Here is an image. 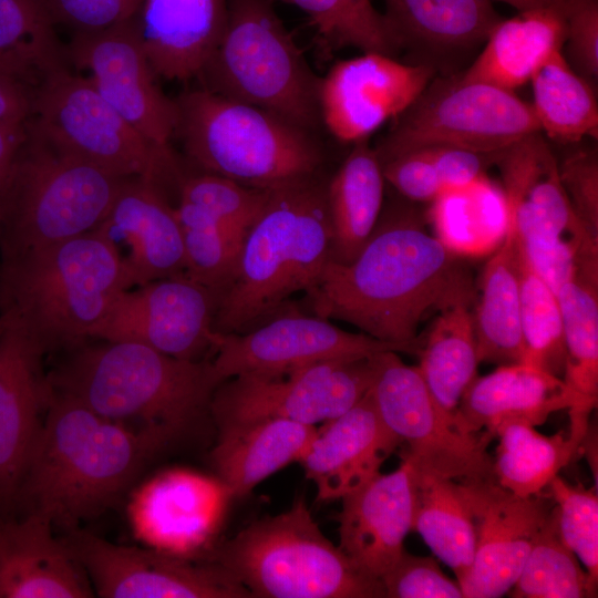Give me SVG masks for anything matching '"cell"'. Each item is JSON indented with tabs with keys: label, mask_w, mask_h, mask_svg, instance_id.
Here are the masks:
<instances>
[{
	"label": "cell",
	"mask_w": 598,
	"mask_h": 598,
	"mask_svg": "<svg viewBox=\"0 0 598 598\" xmlns=\"http://www.w3.org/2000/svg\"><path fill=\"white\" fill-rule=\"evenodd\" d=\"M312 311L355 326L419 355L425 317L475 299L470 274L425 228L413 207L382 209L371 236L349 262L329 260L306 292Z\"/></svg>",
	"instance_id": "cell-1"
},
{
	"label": "cell",
	"mask_w": 598,
	"mask_h": 598,
	"mask_svg": "<svg viewBox=\"0 0 598 598\" xmlns=\"http://www.w3.org/2000/svg\"><path fill=\"white\" fill-rule=\"evenodd\" d=\"M167 444L51 389L16 505L52 526L74 528L112 506Z\"/></svg>",
	"instance_id": "cell-2"
},
{
	"label": "cell",
	"mask_w": 598,
	"mask_h": 598,
	"mask_svg": "<svg viewBox=\"0 0 598 598\" xmlns=\"http://www.w3.org/2000/svg\"><path fill=\"white\" fill-rule=\"evenodd\" d=\"M48 379L53 391L101 416L169 443L210 416L224 381L209 359H178L125 341L81 348Z\"/></svg>",
	"instance_id": "cell-3"
},
{
	"label": "cell",
	"mask_w": 598,
	"mask_h": 598,
	"mask_svg": "<svg viewBox=\"0 0 598 598\" xmlns=\"http://www.w3.org/2000/svg\"><path fill=\"white\" fill-rule=\"evenodd\" d=\"M133 287L120 249L101 228L3 260L0 318L45 354L74 348Z\"/></svg>",
	"instance_id": "cell-4"
},
{
	"label": "cell",
	"mask_w": 598,
	"mask_h": 598,
	"mask_svg": "<svg viewBox=\"0 0 598 598\" xmlns=\"http://www.w3.org/2000/svg\"><path fill=\"white\" fill-rule=\"evenodd\" d=\"M326 186L316 175L269 189L245 236L234 276L219 296L217 333L248 331L317 282L331 259Z\"/></svg>",
	"instance_id": "cell-5"
},
{
	"label": "cell",
	"mask_w": 598,
	"mask_h": 598,
	"mask_svg": "<svg viewBox=\"0 0 598 598\" xmlns=\"http://www.w3.org/2000/svg\"><path fill=\"white\" fill-rule=\"evenodd\" d=\"M175 102V134L205 173L262 189L318 175L323 155L313 133L285 117L204 87Z\"/></svg>",
	"instance_id": "cell-6"
},
{
	"label": "cell",
	"mask_w": 598,
	"mask_h": 598,
	"mask_svg": "<svg viewBox=\"0 0 598 598\" xmlns=\"http://www.w3.org/2000/svg\"><path fill=\"white\" fill-rule=\"evenodd\" d=\"M126 179L61 152L28 123L0 189L3 260L94 230Z\"/></svg>",
	"instance_id": "cell-7"
},
{
	"label": "cell",
	"mask_w": 598,
	"mask_h": 598,
	"mask_svg": "<svg viewBox=\"0 0 598 598\" xmlns=\"http://www.w3.org/2000/svg\"><path fill=\"white\" fill-rule=\"evenodd\" d=\"M204 558L229 570L252 598H385L382 582L359 571L322 534L303 498Z\"/></svg>",
	"instance_id": "cell-8"
},
{
	"label": "cell",
	"mask_w": 598,
	"mask_h": 598,
	"mask_svg": "<svg viewBox=\"0 0 598 598\" xmlns=\"http://www.w3.org/2000/svg\"><path fill=\"white\" fill-rule=\"evenodd\" d=\"M199 78L204 89L315 132L318 78L269 0H229L223 34Z\"/></svg>",
	"instance_id": "cell-9"
},
{
	"label": "cell",
	"mask_w": 598,
	"mask_h": 598,
	"mask_svg": "<svg viewBox=\"0 0 598 598\" xmlns=\"http://www.w3.org/2000/svg\"><path fill=\"white\" fill-rule=\"evenodd\" d=\"M508 207V229L527 265L555 292L585 259L598 257L594 239L573 212L558 162L540 132L497 154Z\"/></svg>",
	"instance_id": "cell-10"
},
{
	"label": "cell",
	"mask_w": 598,
	"mask_h": 598,
	"mask_svg": "<svg viewBox=\"0 0 598 598\" xmlns=\"http://www.w3.org/2000/svg\"><path fill=\"white\" fill-rule=\"evenodd\" d=\"M29 125L61 152L121 178L156 181L173 166L169 150L151 144L97 92L65 66L38 81Z\"/></svg>",
	"instance_id": "cell-11"
},
{
	"label": "cell",
	"mask_w": 598,
	"mask_h": 598,
	"mask_svg": "<svg viewBox=\"0 0 598 598\" xmlns=\"http://www.w3.org/2000/svg\"><path fill=\"white\" fill-rule=\"evenodd\" d=\"M540 132L529 103L513 91L460 78L431 82L375 147L383 162L432 145L497 155Z\"/></svg>",
	"instance_id": "cell-12"
},
{
	"label": "cell",
	"mask_w": 598,
	"mask_h": 598,
	"mask_svg": "<svg viewBox=\"0 0 598 598\" xmlns=\"http://www.w3.org/2000/svg\"><path fill=\"white\" fill-rule=\"evenodd\" d=\"M369 389L388 429L405 444L401 458L420 472L456 482L495 478L487 446L493 436L463 431L429 390L417 365L405 364L398 352L374 354Z\"/></svg>",
	"instance_id": "cell-13"
},
{
	"label": "cell",
	"mask_w": 598,
	"mask_h": 598,
	"mask_svg": "<svg viewBox=\"0 0 598 598\" xmlns=\"http://www.w3.org/2000/svg\"><path fill=\"white\" fill-rule=\"evenodd\" d=\"M374 354L322 361L278 374H239L216 389L210 416L217 431L268 419L317 425L358 403L374 377Z\"/></svg>",
	"instance_id": "cell-14"
},
{
	"label": "cell",
	"mask_w": 598,
	"mask_h": 598,
	"mask_svg": "<svg viewBox=\"0 0 598 598\" xmlns=\"http://www.w3.org/2000/svg\"><path fill=\"white\" fill-rule=\"evenodd\" d=\"M219 292L185 272L121 291L90 338L151 347L167 355L203 360L215 353Z\"/></svg>",
	"instance_id": "cell-15"
},
{
	"label": "cell",
	"mask_w": 598,
	"mask_h": 598,
	"mask_svg": "<svg viewBox=\"0 0 598 598\" xmlns=\"http://www.w3.org/2000/svg\"><path fill=\"white\" fill-rule=\"evenodd\" d=\"M106 598H252L225 567L153 548L110 543L86 533L64 540Z\"/></svg>",
	"instance_id": "cell-16"
},
{
	"label": "cell",
	"mask_w": 598,
	"mask_h": 598,
	"mask_svg": "<svg viewBox=\"0 0 598 598\" xmlns=\"http://www.w3.org/2000/svg\"><path fill=\"white\" fill-rule=\"evenodd\" d=\"M66 56L89 71L97 92L142 136L161 150H169L177 106L155 82L136 17L101 31L74 33Z\"/></svg>",
	"instance_id": "cell-17"
},
{
	"label": "cell",
	"mask_w": 598,
	"mask_h": 598,
	"mask_svg": "<svg viewBox=\"0 0 598 598\" xmlns=\"http://www.w3.org/2000/svg\"><path fill=\"white\" fill-rule=\"evenodd\" d=\"M408 348L343 330L319 316L274 315L248 331L221 334L212 360L224 379L239 374H278L313 363Z\"/></svg>",
	"instance_id": "cell-18"
},
{
	"label": "cell",
	"mask_w": 598,
	"mask_h": 598,
	"mask_svg": "<svg viewBox=\"0 0 598 598\" xmlns=\"http://www.w3.org/2000/svg\"><path fill=\"white\" fill-rule=\"evenodd\" d=\"M425 64H405L379 52L334 63L320 78V120L342 143L368 140L385 122L405 112L433 80Z\"/></svg>",
	"instance_id": "cell-19"
},
{
	"label": "cell",
	"mask_w": 598,
	"mask_h": 598,
	"mask_svg": "<svg viewBox=\"0 0 598 598\" xmlns=\"http://www.w3.org/2000/svg\"><path fill=\"white\" fill-rule=\"evenodd\" d=\"M473 517L475 554L458 584L463 597L497 598L515 585L553 506L538 495L517 496L496 478L458 482Z\"/></svg>",
	"instance_id": "cell-20"
},
{
	"label": "cell",
	"mask_w": 598,
	"mask_h": 598,
	"mask_svg": "<svg viewBox=\"0 0 598 598\" xmlns=\"http://www.w3.org/2000/svg\"><path fill=\"white\" fill-rule=\"evenodd\" d=\"M231 497L218 477L172 468L133 492L127 505L128 522L134 536L148 548L204 558L213 548Z\"/></svg>",
	"instance_id": "cell-21"
},
{
	"label": "cell",
	"mask_w": 598,
	"mask_h": 598,
	"mask_svg": "<svg viewBox=\"0 0 598 598\" xmlns=\"http://www.w3.org/2000/svg\"><path fill=\"white\" fill-rule=\"evenodd\" d=\"M341 501L338 546L359 571L381 581L413 530L412 464L402 458L395 471L379 472Z\"/></svg>",
	"instance_id": "cell-22"
},
{
	"label": "cell",
	"mask_w": 598,
	"mask_h": 598,
	"mask_svg": "<svg viewBox=\"0 0 598 598\" xmlns=\"http://www.w3.org/2000/svg\"><path fill=\"white\" fill-rule=\"evenodd\" d=\"M3 322V321H2ZM4 324V323H3ZM44 353L19 329L0 336V509L16 505L20 484L47 409L51 386Z\"/></svg>",
	"instance_id": "cell-23"
},
{
	"label": "cell",
	"mask_w": 598,
	"mask_h": 598,
	"mask_svg": "<svg viewBox=\"0 0 598 598\" xmlns=\"http://www.w3.org/2000/svg\"><path fill=\"white\" fill-rule=\"evenodd\" d=\"M401 444L380 417L370 391L351 409L324 422L299 461L317 499H341L380 471Z\"/></svg>",
	"instance_id": "cell-24"
},
{
	"label": "cell",
	"mask_w": 598,
	"mask_h": 598,
	"mask_svg": "<svg viewBox=\"0 0 598 598\" xmlns=\"http://www.w3.org/2000/svg\"><path fill=\"white\" fill-rule=\"evenodd\" d=\"M99 228L113 241L121 239L128 247L123 259L133 286L185 272L175 207L162 196L156 181L126 179Z\"/></svg>",
	"instance_id": "cell-25"
},
{
	"label": "cell",
	"mask_w": 598,
	"mask_h": 598,
	"mask_svg": "<svg viewBox=\"0 0 598 598\" xmlns=\"http://www.w3.org/2000/svg\"><path fill=\"white\" fill-rule=\"evenodd\" d=\"M52 525L34 514L0 523V598H87L90 579Z\"/></svg>",
	"instance_id": "cell-26"
},
{
	"label": "cell",
	"mask_w": 598,
	"mask_h": 598,
	"mask_svg": "<svg viewBox=\"0 0 598 598\" xmlns=\"http://www.w3.org/2000/svg\"><path fill=\"white\" fill-rule=\"evenodd\" d=\"M227 14V0H143L137 31L156 76L177 81L199 76Z\"/></svg>",
	"instance_id": "cell-27"
},
{
	"label": "cell",
	"mask_w": 598,
	"mask_h": 598,
	"mask_svg": "<svg viewBox=\"0 0 598 598\" xmlns=\"http://www.w3.org/2000/svg\"><path fill=\"white\" fill-rule=\"evenodd\" d=\"M571 406V396L561 378L517 362L476 377L462 395L456 420L467 433L485 431L495 437L505 424L536 426L551 413Z\"/></svg>",
	"instance_id": "cell-28"
},
{
	"label": "cell",
	"mask_w": 598,
	"mask_h": 598,
	"mask_svg": "<svg viewBox=\"0 0 598 598\" xmlns=\"http://www.w3.org/2000/svg\"><path fill=\"white\" fill-rule=\"evenodd\" d=\"M317 429L286 419H268L217 431L212 461L218 478L234 497L246 496L277 471L299 462Z\"/></svg>",
	"instance_id": "cell-29"
},
{
	"label": "cell",
	"mask_w": 598,
	"mask_h": 598,
	"mask_svg": "<svg viewBox=\"0 0 598 598\" xmlns=\"http://www.w3.org/2000/svg\"><path fill=\"white\" fill-rule=\"evenodd\" d=\"M565 17L554 9H534L499 20L472 65L460 76L513 91L530 81L538 68L561 50Z\"/></svg>",
	"instance_id": "cell-30"
},
{
	"label": "cell",
	"mask_w": 598,
	"mask_h": 598,
	"mask_svg": "<svg viewBox=\"0 0 598 598\" xmlns=\"http://www.w3.org/2000/svg\"><path fill=\"white\" fill-rule=\"evenodd\" d=\"M346 159L327 183L331 225V259L351 261L377 226L383 205L382 164L368 140L353 144Z\"/></svg>",
	"instance_id": "cell-31"
},
{
	"label": "cell",
	"mask_w": 598,
	"mask_h": 598,
	"mask_svg": "<svg viewBox=\"0 0 598 598\" xmlns=\"http://www.w3.org/2000/svg\"><path fill=\"white\" fill-rule=\"evenodd\" d=\"M475 295L473 313L478 362L498 365L522 362L525 346L520 329L518 257L508 229L489 255Z\"/></svg>",
	"instance_id": "cell-32"
},
{
	"label": "cell",
	"mask_w": 598,
	"mask_h": 598,
	"mask_svg": "<svg viewBox=\"0 0 598 598\" xmlns=\"http://www.w3.org/2000/svg\"><path fill=\"white\" fill-rule=\"evenodd\" d=\"M433 235L454 256L492 255L508 230V207L501 185L482 174L431 202Z\"/></svg>",
	"instance_id": "cell-33"
},
{
	"label": "cell",
	"mask_w": 598,
	"mask_h": 598,
	"mask_svg": "<svg viewBox=\"0 0 598 598\" xmlns=\"http://www.w3.org/2000/svg\"><path fill=\"white\" fill-rule=\"evenodd\" d=\"M569 430L550 436L524 423L501 426L496 457L493 460L497 483L511 493L538 495L578 452L588 431L589 414L569 411Z\"/></svg>",
	"instance_id": "cell-34"
},
{
	"label": "cell",
	"mask_w": 598,
	"mask_h": 598,
	"mask_svg": "<svg viewBox=\"0 0 598 598\" xmlns=\"http://www.w3.org/2000/svg\"><path fill=\"white\" fill-rule=\"evenodd\" d=\"M556 296L566 347L563 380L573 400L569 411L590 414L598 399V267H577Z\"/></svg>",
	"instance_id": "cell-35"
},
{
	"label": "cell",
	"mask_w": 598,
	"mask_h": 598,
	"mask_svg": "<svg viewBox=\"0 0 598 598\" xmlns=\"http://www.w3.org/2000/svg\"><path fill=\"white\" fill-rule=\"evenodd\" d=\"M474 299H463L441 309L424 334L417 365L440 405L456 417L463 393L477 377L473 313Z\"/></svg>",
	"instance_id": "cell-36"
},
{
	"label": "cell",
	"mask_w": 598,
	"mask_h": 598,
	"mask_svg": "<svg viewBox=\"0 0 598 598\" xmlns=\"http://www.w3.org/2000/svg\"><path fill=\"white\" fill-rule=\"evenodd\" d=\"M413 467V466H412ZM416 530L460 584L475 554V526L460 483L413 467Z\"/></svg>",
	"instance_id": "cell-37"
},
{
	"label": "cell",
	"mask_w": 598,
	"mask_h": 598,
	"mask_svg": "<svg viewBox=\"0 0 598 598\" xmlns=\"http://www.w3.org/2000/svg\"><path fill=\"white\" fill-rule=\"evenodd\" d=\"M385 17L402 47L465 49L486 40L501 20L489 0H385Z\"/></svg>",
	"instance_id": "cell-38"
},
{
	"label": "cell",
	"mask_w": 598,
	"mask_h": 598,
	"mask_svg": "<svg viewBox=\"0 0 598 598\" xmlns=\"http://www.w3.org/2000/svg\"><path fill=\"white\" fill-rule=\"evenodd\" d=\"M530 106L540 132L560 143L598 136V103L588 80L555 51L534 73Z\"/></svg>",
	"instance_id": "cell-39"
},
{
	"label": "cell",
	"mask_w": 598,
	"mask_h": 598,
	"mask_svg": "<svg viewBox=\"0 0 598 598\" xmlns=\"http://www.w3.org/2000/svg\"><path fill=\"white\" fill-rule=\"evenodd\" d=\"M48 0H0V61L38 81L65 66Z\"/></svg>",
	"instance_id": "cell-40"
},
{
	"label": "cell",
	"mask_w": 598,
	"mask_h": 598,
	"mask_svg": "<svg viewBox=\"0 0 598 598\" xmlns=\"http://www.w3.org/2000/svg\"><path fill=\"white\" fill-rule=\"evenodd\" d=\"M487 163L484 154L443 145L414 148L381 162L385 182L402 196L430 203L484 174Z\"/></svg>",
	"instance_id": "cell-41"
},
{
	"label": "cell",
	"mask_w": 598,
	"mask_h": 598,
	"mask_svg": "<svg viewBox=\"0 0 598 598\" xmlns=\"http://www.w3.org/2000/svg\"><path fill=\"white\" fill-rule=\"evenodd\" d=\"M303 11L323 54L346 47L393 56L402 48L392 24L370 0H286Z\"/></svg>",
	"instance_id": "cell-42"
},
{
	"label": "cell",
	"mask_w": 598,
	"mask_h": 598,
	"mask_svg": "<svg viewBox=\"0 0 598 598\" xmlns=\"http://www.w3.org/2000/svg\"><path fill=\"white\" fill-rule=\"evenodd\" d=\"M509 591L515 598L596 597L597 585L561 537L556 504Z\"/></svg>",
	"instance_id": "cell-43"
},
{
	"label": "cell",
	"mask_w": 598,
	"mask_h": 598,
	"mask_svg": "<svg viewBox=\"0 0 598 598\" xmlns=\"http://www.w3.org/2000/svg\"><path fill=\"white\" fill-rule=\"evenodd\" d=\"M517 257L520 329L525 346L522 362L563 379L566 347L556 292L533 271L518 249Z\"/></svg>",
	"instance_id": "cell-44"
},
{
	"label": "cell",
	"mask_w": 598,
	"mask_h": 598,
	"mask_svg": "<svg viewBox=\"0 0 598 598\" xmlns=\"http://www.w3.org/2000/svg\"><path fill=\"white\" fill-rule=\"evenodd\" d=\"M175 212L184 243L185 274L220 295L234 276L243 244L194 203L179 198Z\"/></svg>",
	"instance_id": "cell-45"
},
{
	"label": "cell",
	"mask_w": 598,
	"mask_h": 598,
	"mask_svg": "<svg viewBox=\"0 0 598 598\" xmlns=\"http://www.w3.org/2000/svg\"><path fill=\"white\" fill-rule=\"evenodd\" d=\"M269 189L204 173L182 182L179 198L204 208L243 244L267 202Z\"/></svg>",
	"instance_id": "cell-46"
},
{
	"label": "cell",
	"mask_w": 598,
	"mask_h": 598,
	"mask_svg": "<svg viewBox=\"0 0 598 598\" xmlns=\"http://www.w3.org/2000/svg\"><path fill=\"white\" fill-rule=\"evenodd\" d=\"M558 509L566 545L585 565L590 580H598V497L596 488L574 486L555 476L548 485Z\"/></svg>",
	"instance_id": "cell-47"
},
{
	"label": "cell",
	"mask_w": 598,
	"mask_h": 598,
	"mask_svg": "<svg viewBox=\"0 0 598 598\" xmlns=\"http://www.w3.org/2000/svg\"><path fill=\"white\" fill-rule=\"evenodd\" d=\"M381 582L388 598H463L458 582L451 580L435 559L405 549Z\"/></svg>",
	"instance_id": "cell-48"
},
{
	"label": "cell",
	"mask_w": 598,
	"mask_h": 598,
	"mask_svg": "<svg viewBox=\"0 0 598 598\" xmlns=\"http://www.w3.org/2000/svg\"><path fill=\"white\" fill-rule=\"evenodd\" d=\"M561 185L574 214L598 240V156L594 150H578L558 164Z\"/></svg>",
	"instance_id": "cell-49"
},
{
	"label": "cell",
	"mask_w": 598,
	"mask_h": 598,
	"mask_svg": "<svg viewBox=\"0 0 598 598\" xmlns=\"http://www.w3.org/2000/svg\"><path fill=\"white\" fill-rule=\"evenodd\" d=\"M143 0H48L54 24L78 32L101 31L137 16Z\"/></svg>",
	"instance_id": "cell-50"
},
{
	"label": "cell",
	"mask_w": 598,
	"mask_h": 598,
	"mask_svg": "<svg viewBox=\"0 0 598 598\" xmlns=\"http://www.w3.org/2000/svg\"><path fill=\"white\" fill-rule=\"evenodd\" d=\"M567 55L571 68L586 78L598 75V1L573 0L565 13Z\"/></svg>",
	"instance_id": "cell-51"
},
{
	"label": "cell",
	"mask_w": 598,
	"mask_h": 598,
	"mask_svg": "<svg viewBox=\"0 0 598 598\" xmlns=\"http://www.w3.org/2000/svg\"><path fill=\"white\" fill-rule=\"evenodd\" d=\"M34 87L25 80L0 73V121L25 122L31 116Z\"/></svg>",
	"instance_id": "cell-52"
},
{
	"label": "cell",
	"mask_w": 598,
	"mask_h": 598,
	"mask_svg": "<svg viewBox=\"0 0 598 598\" xmlns=\"http://www.w3.org/2000/svg\"><path fill=\"white\" fill-rule=\"evenodd\" d=\"M28 137V121H0V189Z\"/></svg>",
	"instance_id": "cell-53"
},
{
	"label": "cell",
	"mask_w": 598,
	"mask_h": 598,
	"mask_svg": "<svg viewBox=\"0 0 598 598\" xmlns=\"http://www.w3.org/2000/svg\"><path fill=\"white\" fill-rule=\"evenodd\" d=\"M491 1V0H489ZM505 2L519 12L534 9H554L561 12L565 17V13L570 6L573 0H497Z\"/></svg>",
	"instance_id": "cell-54"
},
{
	"label": "cell",
	"mask_w": 598,
	"mask_h": 598,
	"mask_svg": "<svg viewBox=\"0 0 598 598\" xmlns=\"http://www.w3.org/2000/svg\"><path fill=\"white\" fill-rule=\"evenodd\" d=\"M0 73L20 78L10 66L0 61ZM22 79V78H20ZM24 80V79H23Z\"/></svg>",
	"instance_id": "cell-55"
},
{
	"label": "cell",
	"mask_w": 598,
	"mask_h": 598,
	"mask_svg": "<svg viewBox=\"0 0 598 598\" xmlns=\"http://www.w3.org/2000/svg\"><path fill=\"white\" fill-rule=\"evenodd\" d=\"M3 328H4V324H3V322H2V320L0 318V336H1L2 331H3Z\"/></svg>",
	"instance_id": "cell-56"
},
{
	"label": "cell",
	"mask_w": 598,
	"mask_h": 598,
	"mask_svg": "<svg viewBox=\"0 0 598 598\" xmlns=\"http://www.w3.org/2000/svg\"><path fill=\"white\" fill-rule=\"evenodd\" d=\"M0 225H1V210H0Z\"/></svg>",
	"instance_id": "cell-57"
}]
</instances>
